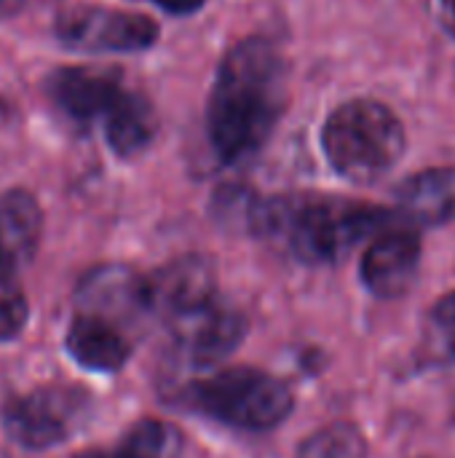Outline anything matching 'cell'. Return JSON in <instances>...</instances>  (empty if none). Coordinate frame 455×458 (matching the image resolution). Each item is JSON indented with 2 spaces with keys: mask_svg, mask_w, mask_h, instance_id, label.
I'll return each mask as SVG.
<instances>
[{
  "mask_svg": "<svg viewBox=\"0 0 455 458\" xmlns=\"http://www.w3.org/2000/svg\"><path fill=\"white\" fill-rule=\"evenodd\" d=\"M27 298L11 276H0V341L16 338L27 325Z\"/></svg>",
  "mask_w": 455,
  "mask_h": 458,
  "instance_id": "ac0fdd59",
  "label": "cell"
},
{
  "mask_svg": "<svg viewBox=\"0 0 455 458\" xmlns=\"http://www.w3.org/2000/svg\"><path fill=\"white\" fill-rule=\"evenodd\" d=\"M115 458H180L182 435L166 421L142 419L113 448Z\"/></svg>",
  "mask_w": 455,
  "mask_h": 458,
  "instance_id": "2e32d148",
  "label": "cell"
},
{
  "mask_svg": "<svg viewBox=\"0 0 455 458\" xmlns=\"http://www.w3.org/2000/svg\"><path fill=\"white\" fill-rule=\"evenodd\" d=\"M421 239L416 231H386L362 255V282L378 298H400L416 282Z\"/></svg>",
  "mask_w": 455,
  "mask_h": 458,
  "instance_id": "9c48e42d",
  "label": "cell"
},
{
  "mask_svg": "<svg viewBox=\"0 0 455 458\" xmlns=\"http://www.w3.org/2000/svg\"><path fill=\"white\" fill-rule=\"evenodd\" d=\"M123 86L115 72L91 67H62L48 78L51 99L78 123L102 121Z\"/></svg>",
  "mask_w": 455,
  "mask_h": 458,
  "instance_id": "30bf717a",
  "label": "cell"
},
{
  "mask_svg": "<svg viewBox=\"0 0 455 458\" xmlns=\"http://www.w3.org/2000/svg\"><path fill=\"white\" fill-rule=\"evenodd\" d=\"M182 400L188 408L247 432L279 427L295 405L279 378L255 368H228L198 378L182 392Z\"/></svg>",
  "mask_w": 455,
  "mask_h": 458,
  "instance_id": "277c9868",
  "label": "cell"
},
{
  "mask_svg": "<svg viewBox=\"0 0 455 458\" xmlns=\"http://www.w3.org/2000/svg\"><path fill=\"white\" fill-rule=\"evenodd\" d=\"M290 99V64L268 38L236 43L220 62L209 105L206 134L223 164H241L274 134Z\"/></svg>",
  "mask_w": 455,
  "mask_h": 458,
  "instance_id": "6da1fadb",
  "label": "cell"
},
{
  "mask_svg": "<svg viewBox=\"0 0 455 458\" xmlns=\"http://www.w3.org/2000/svg\"><path fill=\"white\" fill-rule=\"evenodd\" d=\"M400 215L416 225H448L455 220V166H432L410 174L394 191Z\"/></svg>",
  "mask_w": 455,
  "mask_h": 458,
  "instance_id": "8fae6325",
  "label": "cell"
},
{
  "mask_svg": "<svg viewBox=\"0 0 455 458\" xmlns=\"http://www.w3.org/2000/svg\"><path fill=\"white\" fill-rule=\"evenodd\" d=\"M169 325L177 352L196 368H206L228 357L247 333L244 317L217 298L196 311L172 319Z\"/></svg>",
  "mask_w": 455,
  "mask_h": 458,
  "instance_id": "52a82bcc",
  "label": "cell"
},
{
  "mask_svg": "<svg viewBox=\"0 0 455 458\" xmlns=\"http://www.w3.org/2000/svg\"><path fill=\"white\" fill-rule=\"evenodd\" d=\"M80 303L86 306L83 314L102 317L113 322V317H134L147 311L145 306V282L126 268H99L86 276L80 284ZM115 325V322H113Z\"/></svg>",
  "mask_w": 455,
  "mask_h": 458,
  "instance_id": "5bb4252c",
  "label": "cell"
},
{
  "mask_svg": "<svg viewBox=\"0 0 455 458\" xmlns=\"http://www.w3.org/2000/svg\"><path fill=\"white\" fill-rule=\"evenodd\" d=\"M166 13H177V16H188L193 11H198L204 5V0H156Z\"/></svg>",
  "mask_w": 455,
  "mask_h": 458,
  "instance_id": "44dd1931",
  "label": "cell"
},
{
  "mask_svg": "<svg viewBox=\"0 0 455 458\" xmlns=\"http://www.w3.org/2000/svg\"><path fill=\"white\" fill-rule=\"evenodd\" d=\"M21 0H0V13H5V11H11L13 5H19Z\"/></svg>",
  "mask_w": 455,
  "mask_h": 458,
  "instance_id": "603a6c76",
  "label": "cell"
},
{
  "mask_svg": "<svg viewBox=\"0 0 455 458\" xmlns=\"http://www.w3.org/2000/svg\"><path fill=\"white\" fill-rule=\"evenodd\" d=\"M145 282V306L169 322L217 298L215 268L201 255H185L164 266Z\"/></svg>",
  "mask_w": 455,
  "mask_h": 458,
  "instance_id": "ba28073f",
  "label": "cell"
},
{
  "mask_svg": "<svg viewBox=\"0 0 455 458\" xmlns=\"http://www.w3.org/2000/svg\"><path fill=\"white\" fill-rule=\"evenodd\" d=\"M322 148L330 166L349 182H375L389 174L408 148L400 115L378 99H349L322 126Z\"/></svg>",
  "mask_w": 455,
  "mask_h": 458,
  "instance_id": "3957f363",
  "label": "cell"
},
{
  "mask_svg": "<svg viewBox=\"0 0 455 458\" xmlns=\"http://www.w3.org/2000/svg\"><path fill=\"white\" fill-rule=\"evenodd\" d=\"M102 123L110 150L121 158H131L142 153L158 131V115L150 99L139 91H126V89L105 113Z\"/></svg>",
  "mask_w": 455,
  "mask_h": 458,
  "instance_id": "9a60e30c",
  "label": "cell"
},
{
  "mask_svg": "<svg viewBox=\"0 0 455 458\" xmlns=\"http://www.w3.org/2000/svg\"><path fill=\"white\" fill-rule=\"evenodd\" d=\"M365 456V440L354 427L338 424L330 427L319 435H314L303 451L300 458H362Z\"/></svg>",
  "mask_w": 455,
  "mask_h": 458,
  "instance_id": "e0dca14e",
  "label": "cell"
},
{
  "mask_svg": "<svg viewBox=\"0 0 455 458\" xmlns=\"http://www.w3.org/2000/svg\"><path fill=\"white\" fill-rule=\"evenodd\" d=\"M91 400L80 386L48 384L5 400L3 427L13 443L46 451L70 440L88 419Z\"/></svg>",
  "mask_w": 455,
  "mask_h": 458,
  "instance_id": "5b68a950",
  "label": "cell"
},
{
  "mask_svg": "<svg viewBox=\"0 0 455 458\" xmlns=\"http://www.w3.org/2000/svg\"><path fill=\"white\" fill-rule=\"evenodd\" d=\"M249 228L308 266L335 263L362 239L386 228L392 212L335 196H274L249 207Z\"/></svg>",
  "mask_w": 455,
  "mask_h": 458,
  "instance_id": "7a4b0ae2",
  "label": "cell"
},
{
  "mask_svg": "<svg viewBox=\"0 0 455 458\" xmlns=\"http://www.w3.org/2000/svg\"><path fill=\"white\" fill-rule=\"evenodd\" d=\"M75 458H115V454L113 451H105V448H91V451L78 454Z\"/></svg>",
  "mask_w": 455,
  "mask_h": 458,
  "instance_id": "7402d4cb",
  "label": "cell"
},
{
  "mask_svg": "<svg viewBox=\"0 0 455 458\" xmlns=\"http://www.w3.org/2000/svg\"><path fill=\"white\" fill-rule=\"evenodd\" d=\"M64 346L80 368L99 373L121 370L131 354V346L123 333L113 322L94 314H78L70 322Z\"/></svg>",
  "mask_w": 455,
  "mask_h": 458,
  "instance_id": "4fadbf2b",
  "label": "cell"
},
{
  "mask_svg": "<svg viewBox=\"0 0 455 458\" xmlns=\"http://www.w3.org/2000/svg\"><path fill=\"white\" fill-rule=\"evenodd\" d=\"M432 19L455 40V0H426Z\"/></svg>",
  "mask_w": 455,
  "mask_h": 458,
  "instance_id": "ffe728a7",
  "label": "cell"
},
{
  "mask_svg": "<svg viewBox=\"0 0 455 458\" xmlns=\"http://www.w3.org/2000/svg\"><path fill=\"white\" fill-rule=\"evenodd\" d=\"M432 327L445 349V354L455 362V290L442 295L432 309Z\"/></svg>",
  "mask_w": 455,
  "mask_h": 458,
  "instance_id": "d6986e66",
  "label": "cell"
},
{
  "mask_svg": "<svg viewBox=\"0 0 455 458\" xmlns=\"http://www.w3.org/2000/svg\"><path fill=\"white\" fill-rule=\"evenodd\" d=\"M40 231L43 212L32 193L16 188L0 196V276H11L35 255Z\"/></svg>",
  "mask_w": 455,
  "mask_h": 458,
  "instance_id": "7c38bea8",
  "label": "cell"
},
{
  "mask_svg": "<svg viewBox=\"0 0 455 458\" xmlns=\"http://www.w3.org/2000/svg\"><path fill=\"white\" fill-rule=\"evenodd\" d=\"M59 40L86 54H129L145 51L158 38L156 19L107 5H75L56 19Z\"/></svg>",
  "mask_w": 455,
  "mask_h": 458,
  "instance_id": "8992f818",
  "label": "cell"
}]
</instances>
